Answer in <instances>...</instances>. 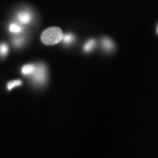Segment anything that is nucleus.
Masks as SVG:
<instances>
[{
  "instance_id": "obj_1",
  "label": "nucleus",
  "mask_w": 158,
  "mask_h": 158,
  "mask_svg": "<svg viewBox=\"0 0 158 158\" xmlns=\"http://www.w3.org/2000/svg\"><path fill=\"white\" fill-rule=\"evenodd\" d=\"M63 32L59 27H50L45 29L41 35V40L45 45H55L63 39Z\"/></svg>"
},
{
  "instance_id": "obj_2",
  "label": "nucleus",
  "mask_w": 158,
  "mask_h": 158,
  "mask_svg": "<svg viewBox=\"0 0 158 158\" xmlns=\"http://www.w3.org/2000/svg\"><path fill=\"white\" fill-rule=\"evenodd\" d=\"M33 81L38 85L44 84L47 79L46 67L43 64H39L36 66L34 73L31 75Z\"/></svg>"
},
{
  "instance_id": "obj_3",
  "label": "nucleus",
  "mask_w": 158,
  "mask_h": 158,
  "mask_svg": "<svg viewBox=\"0 0 158 158\" xmlns=\"http://www.w3.org/2000/svg\"><path fill=\"white\" fill-rule=\"evenodd\" d=\"M17 19L21 24H29L32 20V14L27 10H21L17 14Z\"/></svg>"
},
{
  "instance_id": "obj_4",
  "label": "nucleus",
  "mask_w": 158,
  "mask_h": 158,
  "mask_svg": "<svg viewBox=\"0 0 158 158\" xmlns=\"http://www.w3.org/2000/svg\"><path fill=\"white\" fill-rule=\"evenodd\" d=\"M101 44L102 48L106 51H112L114 48V46H115L113 41L110 38H108V37H103L102 39Z\"/></svg>"
},
{
  "instance_id": "obj_5",
  "label": "nucleus",
  "mask_w": 158,
  "mask_h": 158,
  "mask_svg": "<svg viewBox=\"0 0 158 158\" xmlns=\"http://www.w3.org/2000/svg\"><path fill=\"white\" fill-rule=\"evenodd\" d=\"M36 69V66L35 64H26L21 68V73L24 76H31Z\"/></svg>"
},
{
  "instance_id": "obj_6",
  "label": "nucleus",
  "mask_w": 158,
  "mask_h": 158,
  "mask_svg": "<svg viewBox=\"0 0 158 158\" xmlns=\"http://www.w3.org/2000/svg\"><path fill=\"white\" fill-rule=\"evenodd\" d=\"M95 45H96V41L93 39H91L84 44V50L85 52L89 53L93 50L94 47H95Z\"/></svg>"
},
{
  "instance_id": "obj_7",
  "label": "nucleus",
  "mask_w": 158,
  "mask_h": 158,
  "mask_svg": "<svg viewBox=\"0 0 158 158\" xmlns=\"http://www.w3.org/2000/svg\"><path fill=\"white\" fill-rule=\"evenodd\" d=\"M9 30L12 33H15V34H19V33H21L23 29L21 26L15 23H13L10 25L9 27Z\"/></svg>"
},
{
  "instance_id": "obj_8",
  "label": "nucleus",
  "mask_w": 158,
  "mask_h": 158,
  "mask_svg": "<svg viewBox=\"0 0 158 158\" xmlns=\"http://www.w3.org/2000/svg\"><path fill=\"white\" fill-rule=\"evenodd\" d=\"M74 40H75L74 35L72 34H70V33H69V34H66L63 36L62 41L64 44L70 45V44H71V43H73Z\"/></svg>"
},
{
  "instance_id": "obj_9",
  "label": "nucleus",
  "mask_w": 158,
  "mask_h": 158,
  "mask_svg": "<svg viewBox=\"0 0 158 158\" xmlns=\"http://www.w3.org/2000/svg\"><path fill=\"white\" fill-rule=\"evenodd\" d=\"M8 45L6 44V43H1V44H0V56H5L8 54Z\"/></svg>"
},
{
  "instance_id": "obj_10",
  "label": "nucleus",
  "mask_w": 158,
  "mask_h": 158,
  "mask_svg": "<svg viewBox=\"0 0 158 158\" xmlns=\"http://www.w3.org/2000/svg\"><path fill=\"white\" fill-rule=\"evenodd\" d=\"M22 84V81L21 80H15L9 82L8 84H7V88H8L9 90H11L12 89L15 87V86H20V85Z\"/></svg>"
},
{
  "instance_id": "obj_11",
  "label": "nucleus",
  "mask_w": 158,
  "mask_h": 158,
  "mask_svg": "<svg viewBox=\"0 0 158 158\" xmlns=\"http://www.w3.org/2000/svg\"><path fill=\"white\" fill-rule=\"evenodd\" d=\"M23 43H24V38L23 37H17L13 40V44L16 47L21 46Z\"/></svg>"
},
{
  "instance_id": "obj_12",
  "label": "nucleus",
  "mask_w": 158,
  "mask_h": 158,
  "mask_svg": "<svg viewBox=\"0 0 158 158\" xmlns=\"http://www.w3.org/2000/svg\"><path fill=\"white\" fill-rule=\"evenodd\" d=\"M157 35H158V24L157 26Z\"/></svg>"
}]
</instances>
